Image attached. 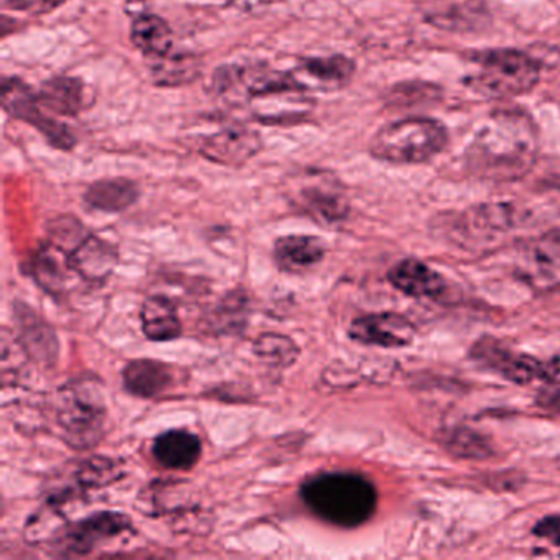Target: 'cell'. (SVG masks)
Returning a JSON list of instances; mask_svg holds the SVG:
<instances>
[{
    "label": "cell",
    "mask_w": 560,
    "mask_h": 560,
    "mask_svg": "<svg viewBox=\"0 0 560 560\" xmlns=\"http://www.w3.org/2000/svg\"><path fill=\"white\" fill-rule=\"evenodd\" d=\"M539 153V132L529 114L501 109L491 114L467 149L471 173L490 182H511L526 175Z\"/></svg>",
    "instance_id": "6da1fadb"
},
{
    "label": "cell",
    "mask_w": 560,
    "mask_h": 560,
    "mask_svg": "<svg viewBox=\"0 0 560 560\" xmlns=\"http://www.w3.org/2000/svg\"><path fill=\"white\" fill-rule=\"evenodd\" d=\"M301 498L319 520L346 529L365 524L378 501L375 487L366 478L347 471L311 478L301 488Z\"/></svg>",
    "instance_id": "7a4b0ae2"
},
{
    "label": "cell",
    "mask_w": 560,
    "mask_h": 560,
    "mask_svg": "<svg viewBox=\"0 0 560 560\" xmlns=\"http://www.w3.org/2000/svg\"><path fill=\"white\" fill-rule=\"evenodd\" d=\"M54 421L68 445L88 451L104 438L106 398L94 378L73 380L54 396Z\"/></svg>",
    "instance_id": "3957f363"
},
{
    "label": "cell",
    "mask_w": 560,
    "mask_h": 560,
    "mask_svg": "<svg viewBox=\"0 0 560 560\" xmlns=\"http://www.w3.org/2000/svg\"><path fill=\"white\" fill-rule=\"evenodd\" d=\"M447 142L448 132L441 122L415 117L380 129L370 143V153L382 162L418 165L439 155Z\"/></svg>",
    "instance_id": "277c9868"
},
{
    "label": "cell",
    "mask_w": 560,
    "mask_h": 560,
    "mask_svg": "<svg viewBox=\"0 0 560 560\" xmlns=\"http://www.w3.org/2000/svg\"><path fill=\"white\" fill-rule=\"evenodd\" d=\"M471 86L490 97H514L529 93L539 83L540 67L523 51L500 48L474 57Z\"/></svg>",
    "instance_id": "5b68a950"
},
{
    "label": "cell",
    "mask_w": 560,
    "mask_h": 560,
    "mask_svg": "<svg viewBox=\"0 0 560 560\" xmlns=\"http://www.w3.org/2000/svg\"><path fill=\"white\" fill-rule=\"evenodd\" d=\"M471 357L480 365L487 366L491 372L498 373L516 385H527L534 380L549 383L560 378V359L542 362L536 357L513 352L493 337L478 340L471 349Z\"/></svg>",
    "instance_id": "8992f818"
},
{
    "label": "cell",
    "mask_w": 560,
    "mask_h": 560,
    "mask_svg": "<svg viewBox=\"0 0 560 560\" xmlns=\"http://www.w3.org/2000/svg\"><path fill=\"white\" fill-rule=\"evenodd\" d=\"M2 106L5 113L12 117L31 124L35 129L40 130L42 136L60 150H71L77 145L71 130L63 124L57 122L54 117L48 116V110L42 106L37 94L32 93L31 88L25 86L21 80L8 78L2 84Z\"/></svg>",
    "instance_id": "52a82bcc"
},
{
    "label": "cell",
    "mask_w": 560,
    "mask_h": 560,
    "mask_svg": "<svg viewBox=\"0 0 560 560\" xmlns=\"http://www.w3.org/2000/svg\"><path fill=\"white\" fill-rule=\"evenodd\" d=\"M132 530L133 523L127 514L100 511L78 523L68 524L63 534L55 540V549L63 556H90L103 544Z\"/></svg>",
    "instance_id": "ba28073f"
},
{
    "label": "cell",
    "mask_w": 560,
    "mask_h": 560,
    "mask_svg": "<svg viewBox=\"0 0 560 560\" xmlns=\"http://www.w3.org/2000/svg\"><path fill=\"white\" fill-rule=\"evenodd\" d=\"M294 202L304 214L320 224H336L349 214V202L342 188L329 176L319 173L313 178L304 179L303 185L298 188Z\"/></svg>",
    "instance_id": "9c48e42d"
},
{
    "label": "cell",
    "mask_w": 560,
    "mask_h": 560,
    "mask_svg": "<svg viewBox=\"0 0 560 560\" xmlns=\"http://www.w3.org/2000/svg\"><path fill=\"white\" fill-rule=\"evenodd\" d=\"M264 149V140L248 127L228 126L199 143V153L209 162L224 166H242Z\"/></svg>",
    "instance_id": "30bf717a"
},
{
    "label": "cell",
    "mask_w": 560,
    "mask_h": 560,
    "mask_svg": "<svg viewBox=\"0 0 560 560\" xmlns=\"http://www.w3.org/2000/svg\"><path fill=\"white\" fill-rule=\"evenodd\" d=\"M349 336L363 346L401 349L415 339V327L398 313L366 314L350 324Z\"/></svg>",
    "instance_id": "8fae6325"
},
{
    "label": "cell",
    "mask_w": 560,
    "mask_h": 560,
    "mask_svg": "<svg viewBox=\"0 0 560 560\" xmlns=\"http://www.w3.org/2000/svg\"><path fill=\"white\" fill-rule=\"evenodd\" d=\"M73 247L65 248L71 268L88 283H104L119 261L116 247L84 229L73 238ZM61 247V245H60Z\"/></svg>",
    "instance_id": "7c38bea8"
},
{
    "label": "cell",
    "mask_w": 560,
    "mask_h": 560,
    "mask_svg": "<svg viewBox=\"0 0 560 560\" xmlns=\"http://www.w3.org/2000/svg\"><path fill=\"white\" fill-rule=\"evenodd\" d=\"M355 73V63L343 55L332 57L304 58L291 71L298 86L303 91H334L340 90L352 80Z\"/></svg>",
    "instance_id": "4fadbf2b"
},
{
    "label": "cell",
    "mask_w": 560,
    "mask_h": 560,
    "mask_svg": "<svg viewBox=\"0 0 560 560\" xmlns=\"http://www.w3.org/2000/svg\"><path fill=\"white\" fill-rule=\"evenodd\" d=\"M388 280L396 290L401 291L406 296L419 298V300L422 298L441 300L447 290V283L442 275L416 258H406L395 265L389 270Z\"/></svg>",
    "instance_id": "5bb4252c"
},
{
    "label": "cell",
    "mask_w": 560,
    "mask_h": 560,
    "mask_svg": "<svg viewBox=\"0 0 560 560\" xmlns=\"http://www.w3.org/2000/svg\"><path fill=\"white\" fill-rule=\"evenodd\" d=\"M127 392L139 398H156L175 385V369L159 360H133L122 373Z\"/></svg>",
    "instance_id": "9a60e30c"
},
{
    "label": "cell",
    "mask_w": 560,
    "mask_h": 560,
    "mask_svg": "<svg viewBox=\"0 0 560 560\" xmlns=\"http://www.w3.org/2000/svg\"><path fill=\"white\" fill-rule=\"evenodd\" d=\"M326 255V244L314 235H287L275 244V264L287 273H303L316 267Z\"/></svg>",
    "instance_id": "2e32d148"
},
{
    "label": "cell",
    "mask_w": 560,
    "mask_h": 560,
    "mask_svg": "<svg viewBox=\"0 0 560 560\" xmlns=\"http://www.w3.org/2000/svg\"><path fill=\"white\" fill-rule=\"evenodd\" d=\"M201 454V439L186 429L163 432L153 444L156 462L170 470H189L198 464Z\"/></svg>",
    "instance_id": "e0dca14e"
},
{
    "label": "cell",
    "mask_w": 560,
    "mask_h": 560,
    "mask_svg": "<svg viewBox=\"0 0 560 560\" xmlns=\"http://www.w3.org/2000/svg\"><path fill=\"white\" fill-rule=\"evenodd\" d=\"M140 319L143 334L153 342H170L182 337L183 324L175 304L168 298L152 296L145 300L140 311Z\"/></svg>",
    "instance_id": "ac0fdd59"
},
{
    "label": "cell",
    "mask_w": 560,
    "mask_h": 560,
    "mask_svg": "<svg viewBox=\"0 0 560 560\" xmlns=\"http://www.w3.org/2000/svg\"><path fill=\"white\" fill-rule=\"evenodd\" d=\"M140 188L127 178L101 179L93 183L84 195V201L93 209L103 212H122L136 205Z\"/></svg>",
    "instance_id": "d6986e66"
},
{
    "label": "cell",
    "mask_w": 560,
    "mask_h": 560,
    "mask_svg": "<svg viewBox=\"0 0 560 560\" xmlns=\"http://www.w3.org/2000/svg\"><path fill=\"white\" fill-rule=\"evenodd\" d=\"M38 101L48 113L74 117L81 113L84 103L83 83L77 78L57 77L48 80L37 93Z\"/></svg>",
    "instance_id": "ffe728a7"
},
{
    "label": "cell",
    "mask_w": 560,
    "mask_h": 560,
    "mask_svg": "<svg viewBox=\"0 0 560 560\" xmlns=\"http://www.w3.org/2000/svg\"><path fill=\"white\" fill-rule=\"evenodd\" d=\"M153 83L175 88L192 83L201 74V60L192 54H170L147 58Z\"/></svg>",
    "instance_id": "44dd1931"
},
{
    "label": "cell",
    "mask_w": 560,
    "mask_h": 560,
    "mask_svg": "<svg viewBox=\"0 0 560 560\" xmlns=\"http://www.w3.org/2000/svg\"><path fill=\"white\" fill-rule=\"evenodd\" d=\"M67 270H73L67 250L55 242H47L38 248L32 260V275L45 291L60 294L67 284Z\"/></svg>",
    "instance_id": "7402d4cb"
},
{
    "label": "cell",
    "mask_w": 560,
    "mask_h": 560,
    "mask_svg": "<svg viewBox=\"0 0 560 560\" xmlns=\"http://www.w3.org/2000/svg\"><path fill=\"white\" fill-rule=\"evenodd\" d=\"M130 38L145 58L162 57L173 51V32L165 19L140 14L133 19Z\"/></svg>",
    "instance_id": "603a6c76"
},
{
    "label": "cell",
    "mask_w": 560,
    "mask_h": 560,
    "mask_svg": "<svg viewBox=\"0 0 560 560\" xmlns=\"http://www.w3.org/2000/svg\"><path fill=\"white\" fill-rule=\"evenodd\" d=\"M481 0H434L431 11L428 12L432 24L448 27L451 31H470L480 24L483 18Z\"/></svg>",
    "instance_id": "cb8c5ba5"
},
{
    "label": "cell",
    "mask_w": 560,
    "mask_h": 560,
    "mask_svg": "<svg viewBox=\"0 0 560 560\" xmlns=\"http://www.w3.org/2000/svg\"><path fill=\"white\" fill-rule=\"evenodd\" d=\"M254 353L267 365L288 369L300 357V347L281 334H264L254 342Z\"/></svg>",
    "instance_id": "d4e9b609"
},
{
    "label": "cell",
    "mask_w": 560,
    "mask_h": 560,
    "mask_svg": "<svg viewBox=\"0 0 560 560\" xmlns=\"http://www.w3.org/2000/svg\"><path fill=\"white\" fill-rule=\"evenodd\" d=\"M120 477L119 465L113 458L91 457L81 460L74 468V483L80 490H96Z\"/></svg>",
    "instance_id": "484cf974"
},
{
    "label": "cell",
    "mask_w": 560,
    "mask_h": 560,
    "mask_svg": "<svg viewBox=\"0 0 560 560\" xmlns=\"http://www.w3.org/2000/svg\"><path fill=\"white\" fill-rule=\"evenodd\" d=\"M441 441L444 447L457 457L480 460V458H488L493 455V447H491L490 442L478 432L471 431V429H451L442 435Z\"/></svg>",
    "instance_id": "4316f807"
},
{
    "label": "cell",
    "mask_w": 560,
    "mask_h": 560,
    "mask_svg": "<svg viewBox=\"0 0 560 560\" xmlns=\"http://www.w3.org/2000/svg\"><path fill=\"white\" fill-rule=\"evenodd\" d=\"M68 0H4V8L27 15H45L57 11Z\"/></svg>",
    "instance_id": "83f0119b"
},
{
    "label": "cell",
    "mask_w": 560,
    "mask_h": 560,
    "mask_svg": "<svg viewBox=\"0 0 560 560\" xmlns=\"http://www.w3.org/2000/svg\"><path fill=\"white\" fill-rule=\"evenodd\" d=\"M537 406L549 412H560V378L547 383L536 399Z\"/></svg>",
    "instance_id": "f1b7e54d"
},
{
    "label": "cell",
    "mask_w": 560,
    "mask_h": 560,
    "mask_svg": "<svg viewBox=\"0 0 560 560\" xmlns=\"http://www.w3.org/2000/svg\"><path fill=\"white\" fill-rule=\"evenodd\" d=\"M533 533L536 534L537 537L550 540L553 546L560 547V514L542 517V520L534 526Z\"/></svg>",
    "instance_id": "f546056e"
},
{
    "label": "cell",
    "mask_w": 560,
    "mask_h": 560,
    "mask_svg": "<svg viewBox=\"0 0 560 560\" xmlns=\"http://www.w3.org/2000/svg\"><path fill=\"white\" fill-rule=\"evenodd\" d=\"M232 2H234L237 8L244 9V11H254V9L273 4L277 0H232Z\"/></svg>",
    "instance_id": "4dcf8cb0"
},
{
    "label": "cell",
    "mask_w": 560,
    "mask_h": 560,
    "mask_svg": "<svg viewBox=\"0 0 560 560\" xmlns=\"http://www.w3.org/2000/svg\"><path fill=\"white\" fill-rule=\"evenodd\" d=\"M557 185H559V189H560V178H559V182H557Z\"/></svg>",
    "instance_id": "1f68e13d"
}]
</instances>
